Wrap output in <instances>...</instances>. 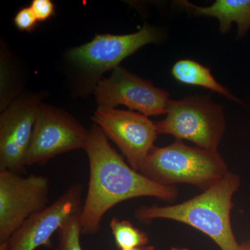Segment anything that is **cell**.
<instances>
[{
	"mask_svg": "<svg viewBox=\"0 0 250 250\" xmlns=\"http://www.w3.org/2000/svg\"><path fill=\"white\" fill-rule=\"evenodd\" d=\"M84 150L89 161V182L80 215L82 234H95L102 220L113 207L131 199L152 197L173 202L174 187L156 184L127 165L100 126L94 125Z\"/></svg>",
	"mask_w": 250,
	"mask_h": 250,
	"instance_id": "cell-1",
	"label": "cell"
},
{
	"mask_svg": "<svg viewBox=\"0 0 250 250\" xmlns=\"http://www.w3.org/2000/svg\"><path fill=\"white\" fill-rule=\"evenodd\" d=\"M155 248L152 246H147L141 247V248H134V249L126 250H154Z\"/></svg>",
	"mask_w": 250,
	"mask_h": 250,
	"instance_id": "cell-18",
	"label": "cell"
},
{
	"mask_svg": "<svg viewBox=\"0 0 250 250\" xmlns=\"http://www.w3.org/2000/svg\"><path fill=\"white\" fill-rule=\"evenodd\" d=\"M239 176L229 172L221 180L196 197L178 205L141 206L135 218L150 223L167 219L195 228L215 241L222 250H247L248 244H238L231 223L232 198L240 187Z\"/></svg>",
	"mask_w": 250,
	"mask_h": 250,
	"instance_id": "cell-2",
	"label": "cell"
},
{
	"mask_svg": "<svg viewBox=\"0 0 250 250\" xmlns=\"http://www.w3.org/2000/svg\"><path fill=\"white\" fill-rule=\"evenodd\" d=\"M229 171L218 151L190 147L181 141L166 147L154 146L139 172L156 184L167 187L188 184L205 191Z\"/></svg>",
	"mask_w": 250,
	"mask_h": 250,
	"instance_id": "cell-3",
	"label": "cell"
},
{
	"mask_svg": "<svg viewBox=\"0 0 250 250\" xmlns=\"http://www.w3.org/2000/svg\"><path fill=\"white\" fill-rule=\"evenodd\" d=\"M83 186L75 184L42 211L27 219L14 233L5 250H36L52 247L51 238L69 218L81 213Z\"/></svg>",
	"mask_w": 250,
	"mask_h": 250,
	"instance_id": "cell-11",
	"label": "cell"
},
{
	"mask_svg": "<svg viewBox=\"0 0 250 250\" xmlns=\"http://www.w3.org/2000/svg\"><path fill=\"white\" fill-rule=\"evenodd\" d=\"M99 107L114 108L125 105L146 116L166 114L169 94L122 67H117L108 78L95 86Z\"/></svg>",
	"mask_w": 250,
	"mask_h": 250,
	"instance_id": "cell-9",
	"label": "cell"
},
{
	"mask_svg": "<svg viewBox=\"0 0 250 250\" xmlns=\"http://www.w3.org/2000/svg\"><path fill=\"white\" fill-rule=\"evenodd\" d=\"M197 16L215 17L220 23V31L228 32L233 22L238 25L237 38L244 37L250 29V0H216L211 6L201 7L187 1L177 2Z\"/></svg>",
	"mask_w": 250,
	"mask_h": 250,
	"instance_id": "cell-12",
	"label": "cell"
},
{
	"mask_svg": "<svg viewBox=\"0 0 250 250\" xmlns=\"http://www.w3.org/2000/svg\"><path fill=\"white\" fill-rule=\"evenodd\" d=\"M30 8L39 22H43L54 14V4L50 0H33Z\"/></svg>",
	"mask_w": 250,
	"mask_h": 250,
	"instance_id": "cell-17",
	"label": "cell"
},
{
	"mask_svg": "<svg viewBox=\"0 0 250 250\" xmlns=\"http://www.w3.org/2000/svg\"><path fill=\"white\" fill-rule=\"evenodd\" d=\"M93 121L121 149L129 166L139 172L157 137L156 123L132 111L99 107Z\"/></svg>",
	"mask_w": 250,
	"mask_h": 250,
	"instance_id": "cell-8",
	"label": "cell"
},
{
	"mask_svg": "<svg viewBox=\"0 0 250 250\" xmlns=\"http://www.w3.org/2000/svg\"><path fill=\"white\" fill-rule=\"evenodd\" d=\"M171 72L174 78L181 83L203 87L221 94L230 100L241 103L228 88L215 80L209 68L200 62L190 59H182L174 64Z\"/></svg>",
	"mask_w": 250,
	"mask_h": 250,
	"instance_id": "cell-13",
	"label": "cell"
},
{
	"mask_svg": "<svg viewBox=\"0 0 250 250\" xmlns=\"http://www.w3.org/2000/svg\"><path fill=\"white\" fill-rule=\"evenodd\" d=\"M115 243L118 249L126 250L147 246L149 238L146 233L135 228L128 220H120L116 217L109 224Z\"/></svg>",
	"mask_w": 250,
	"mask_h": 250,
	"instance_id": "cell-14",
	"label": "cell"
},
{
	"mask_svg": "<svg viewBox=\"0 0 250 250\" xmlns=\"http://www.w3.org/2000/svg\"><path fill=\"white\" fill-rule=\"evenodd\" d=\"M41 96L22 95L4 108L0 117V170L20 174L26 167Z\"/></svg>",
	"mask_w": 250,
	"mask_h": 250,
	"instance_id": "cell-10",
	"label": "cell"
},
{
	"mask_svg": "<svg viewBox=\"0 0 250 250\" xmlns=\"http://www.w3.org/2000/svg\"><path fill=\"white\" fill-rule=\"evenodd\" d=\"M247 250H250V244H248V248H247Z\"/></svg>",
	"mask_w": 250,
	"mask_h": 250,
	"instance_id": "cell-20",
	"label": "cell"
},
{
	"mask_svg": "<svg viewBox=\"0 0 250 250\" xmlns=\"http://www.w3.org/2000/svg\"><path fill=\"white\" fill-rule=\"evenodd\" d=\"M14 22L19 30L31 32L36 29L39 21L29 6L19 10L15 16Z\"/></svg>",
	"mask_w": 250,
	"mask_h": 250,
	"instance_id": "cell-16",
	"label": "cell"
},
{
	"mask_svg": "<svg viewBox=\"0 0 250 250\" xmlns=\"http://www.w3.org/2000/svg\"><path fill=\"white\" fill-rule=\"evenodd\" d=\"M161 37L160 31L148 24L134 34H98L88 43L70 49L68 58L91 77L92 83L95 86L103 73L114 70L123 59L143 46L159 42Z\"/></svg>",
	"mask_w": 250,
	"mask_h": 250,
	"instance_id": "cell-7",
	"label": "cell"
},
{
	"mask_svg": "<svg viewBox=\"0 0 250 250\" xmlns=\"http://www.w3.org/2000/svg\"><path fill=\"white\" fill-rule=\"evenodd\" d=\"M80 215L78 213L73 215L59 229L57 250H82L80 243V236L82 233Z\"/></svg>",
	"mask_w": 250,
	"mask_h": 250,
	"instance_id": "cell-15",
	"label": "cell"
},
{
	"mask_svg": "<svg viewBox=\"0 0 250 250\" xmlns=\"http://www.w3.org/2000/svg\"><path fill=\"white\" fill-rule=\"evenodd\" d=\"M50 183L43 175L22 177L0 170V250H5L14 233L23 223L49 204Z\"/></svg>",
	"mask_w": 250,
	"mask_h": 250,
	"instance_id": "cell-5",
	"label": "cell"
},
{
	"mask_svg": "<svg viewBox=\"0 0 250 250\" xmlns=\"http://www.w3.org/2000/svg\"><path fill=\"white\" fill-rule=\"evenodd\" d=\"M170 250H189L187 248H172Z\"/></svg>",
	"mask_w": 250,
	"mask_h": 250,
	"instance_id": "cell-19",
	"label": "cell"
},
{
	"mask_svg": "<svg viewBox=\"0 0 250 250\" xmlns=\"http://www.w3.org/2000/svg\"><path fill=\"white\" fill-rule=\"evenodd\" d=\"M88 137L89 130L85 129L67 112L41 104L26 158V166L44 165L59 154L85 149Z\"/></svg>",
	"mask_w": 250,
	"mask_h": 250,
	"instance_id": "cell-6",
	"label": "cell"
},
{
	"mask_svg": "<svg viewBox=\"0 0 250 250\" xmlns=\"http://www.w3.org/2000/svg\"><path fill=\"white\" fill-rule=\"evenodd\" d=\"M164 121L155 123L158 134H169L177 141L187 140L197 147L218 151L225 131L220 105L200 97L170 100Z\"/></svg>",
	"mask_w": 250,
	"mask_h": 250,
	"instance_id": "cell-4",
	"label": "cell"
}]
</instances>
